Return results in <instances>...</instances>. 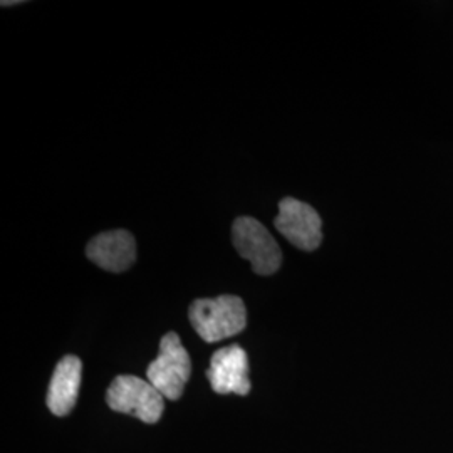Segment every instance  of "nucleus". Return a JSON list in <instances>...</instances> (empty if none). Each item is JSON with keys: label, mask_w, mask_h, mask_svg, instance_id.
Returning <instances> with one entry per match:
<instances>
[{"label": "nucleus", "mask_w": 453, "mask_h": 453, "mask_svg": "<svg viewBox=\"0 0 453 453\" xmlns=\"http://www.w3.org/2000/svg\"><path fill=\"white\" fill-rule=\"evenodd\" d=\"M192 374V361L177 333H166L160 341V353L148 370V381L168 400H179Z\"/></svg>", "instance_id": "3"}, {"label": "nucleus", "mask_w": 453, "mask_h": 453, "mask_svg": "<svg viewBox=\"0 0 453 453\" xmlns=\"http://www.w3.org/2000/svg\"><path fill=\"white\" fill-rule=\"evenodd\" d=\"M207 378L211 389L219 395H241L250 393L249 380V357L239 344H232L213 353Z\"/></svg>", "instance_id": "6"}, {"label": "nucleus", "mask_w": 453, "mask_h": 453, "mask_svg": "<svg viewBox=\"0 0 453 453\" xmlns=\"http://www.w3.org/2000/svg\"><path fill=\"white\" fill-rule=\"evenodd\" d=\"M190 323L205 342L232 338L247 326V309L237 296H219L215 299H196L188 311Z\"/></svg>", "instance_id": "1"}, {"label": "nucleus", "mask_w": 453, "mask_h": 453, "mask_svg": "<svg viewBox=\"0 0 453 453\" xmlns=\"http://www.w3.org/2000/svg\"><path fill=\"white\" fill-rule=\"evenodd\" d=\"M274 226L292 245L312 252L323 242V220L316 209L297 198L286 196L279 202Z\"/></svg>", "instance_id": "5"}, {"label": "nucleus", "mask_w": 453, "mask_h": 453, "mask_svg": "<svg viewBox=\"0 0 453 453\" xmlns=\"http://www.w3.org/2000/svg\"><path fill=\"white\" fill-rule=\"evenodd\" d=\"M232 242L239 256L250 262L259 275H273L282 264V252L274 237L259 220L239 217L232 226Z\"/></svg>", "instance_id": "4"}, {"label": "nucleus", "mask_w": 453, "mask_h": 453, "mask_svg": "<svg viewBox=\"0 0 453 453\" xmlns=\"http://www.w3.org/2000/svg\"><path fill=\"white\" fill-rule=\"evenodd\" d=\"M106 403L118 413L133 415L148 425L162 418L165 396L150 381L133 374L114 378L106 391Z\"/></svg>", "instance_id": "2"}, {"label": "nucleus", "mask_w": 453, "mask_h": 453, "mask_svg": "<svg viewBox=\"0 0 453 453\" xmlns=\"http://www.w3.org/2000/svg\"><path fill=\"white\" fill-rule=\"evenodd\" d=\"M82 363L78 357H65L56 366L50 378L48 408L56 417H65L76 406L81 385Z\"/></svg>", "instance_id": "8"}, {"label": "nucleus", "mask_w": 453, "mask_h": 453, "mask_svg": "<svg viewBox=\"0 0 453 453\" xmlns=\"http://www.w3.org/2000/svg\"><path fill=\"white\" fill-rule=\"evenodd\" d=\"M86 256L104 271L125 273L136 260V242L128 230L103 232L88 243Z\"/></svg>", "instance_id": "7"}]
</instances>
